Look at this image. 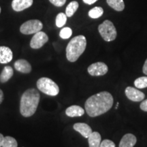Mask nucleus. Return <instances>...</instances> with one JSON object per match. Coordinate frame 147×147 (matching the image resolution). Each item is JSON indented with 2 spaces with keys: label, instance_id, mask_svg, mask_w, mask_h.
Instances as JSON below:
<instances>
[{
  "label": "nucleus",
  "instance_id": "nucleus-21",
  "mask_svg": "<svg viewBox=\"0 0 147 147\" xmlns=\"http://www.w3.org/2000/svg\"><path fill=\"white\" fill-rule=\"evenodd\" d=\"M67 17L66 14L63 12H60L56 16V19H55V24L57 27H62L65 25L66 22H67Z\"/></svg>",
  "mask_w": 147,
  "mask_h": 147
},
{
  "label": "nucleus",
  "instance_id": "nucleus-1",
  "mask_svg": "<svg viewBox=\"0 0 147 147\" xmlns=\"http://www.w3.org/2000/svg\"><path fill=\"white\" fill-rule=\"evenodd\" d=\"M113 103V95L109 92L102 91L89 97L84 104V108L89 117H96L109 111Z\"/></svg>",
  "mask_w": 147,
  "mask_h": 147
},
{
  "label": "nucleus",
  "instance_id": "nucleus-18",
  "mask_svg": "<svg viewBox=\"0 0 147 147\" xmlns=\"http://www.w3.org/2000/svg\"><path fill=\"white\" fill-rule=\"evenodd\" d=\"M108 5L117 12H121L125 8L123 0H106Z\"/></svg>",
  "mask_w": 147,
  "mask_h": 147
},
{
  "label": "nucleus",
  "instance_id": "nucleus-16",
  "mask_svg": "<svg viewBox=\"0 0 147 147\" xmlns=\"http://www.w3.org/2000/svg\"><path fill=\"white\" fill-rule=\"evenodd\" d=\"M88 142L89 147H100L102 142V137L100 133L97 131L92 132L88 138Z\"/></svg>",
  "mask_w": 147,
  "mask_h": 147
},
{
  "label": "nucleus",
  "instance_id": "nucleus-19",
  "mask_svg": "<svg viewBox=\"0 0 147 147\" xmlns=\"http://www.w3.org/2000/svg\"><path fill=\"white\" fill-rule=\"evenodd\" d=\"M79 6L76 1H72L67 5L65 9V14L67 17H71L78 10Z\"/></svg>",
  "mask_w": 147,
  "mask_h": 147
},
{
  "label": "nucleus",
  "instance_id": "nucleus-3",
  "mask_svg": "<svg viewBox=\"0 0 147 147\" xmlns=\"http://www.w3.org/2000/svg\"><path fill=\"white\" fill-rule=\"evenodd\" d=\"M87 47L85 36L80 35L73 38L66 48V57L70 62H75L84 52Z\"/></svg>",
  "mask_w": 147,
  "mask_h": 147
},
{
  "label": "nucleus",
  "instance_id": "nucleus-25",
  "mask_svg": "<svg viewBox=\"0 0 147 147\" xmlns=\"http://www.w3.org/2000/svg\"><path fill=\"white\" fill-rule=\"evenodd\" d=\"M100 147H115V144L110 140H104L101 142Z\"/></svg>",
  "mask_w": 147,
  "mask_h": 147
},
{
  "label": "nucleus",
  "instance_id": "nucleus-29",
  "mask_svg": "<svg viewBox=\"0 0 147 147\" xmlns=\"http://www.w3.org/2000/svg\"><path fill=\"white\" fill-rule=\"evenodd\" d=\"M142 71H143V73L147 76V59H146V61H145L144 65H143Z\"/></svg>",
  "mask_w": 147,
  "mask_h": 147
},
{
  "label": "nucleus",
  "instance_id": "nucleus-12",
  "mask_svg": "<svg viewBox=\"0 0 147 147\" xmlns=\"http://www.w3.org/2000/svg\"><path fill=\"white\" fill-rule=\"evenodd\" d=\"M13 53L10 48L7 47H0V63L5 64L12 61Z\"/></svg>",
  "mask_w": 147,
  "mask_h": 147
},
{
  "label": "nucleus",
  "instance_id": "nucleus-32",
  "mask_svg": "<svg viewBox=\"0 0 147 147\" xmlns=\"http://www.w3.org/2000/svg\"><path fill=\"white\" fill-rule=\"evenodd\" d=\"M0 13H1V7H0Z\"/></svg>",
  "mask_w": 147,
  "mask_h": 147
},
{
  "label": "nucleus",
  "instance_id": "nucleus-6",
  "mask_svg": "<svg viewBox=\"0 0 147 147\" xmlns=\"http://www.w3.org/2000/svg\"><path fill=\"white\" fill-rule=\"evenodd\" d=\"M43 28V24L39 20H29L25 22L20 27V32L23 34L30 35L40 32Z\"/></svg>",
  "mask_w": 147,
  "mask_h": 147
},
{
  "label": "nucleus",
  "instance_id": "nucleus-11",
  "mask_svg": "<svg viewBox=\"0 0 147 147\" xmlns=\"http://www.w3.org/2000/svg\"><path fill=\"white\" fill-rule=\"evenodd\" d=\"M73 128L75 131L80 133L85 138H88L92 132H93L91 127L89 125L84 123H75L74 125Z\"/></svg>",
  "mask_w": 147,
  "mask_h": 147
},
{
  "label": "nucleus",
  "instance_id": "nucleus-5",
  "mask_svg": "<svg viewBox=\"0 0 147 147\" xmlns=\"http://www.w3.org/2000/svg\"><path fill=\"white\" fill-rule=\"evenodd\" d=\"M98 31L102 38L106 42H111L116 39L117 36V29L115 25L109 20H106L98 26Z\"/></svg>",
  "mask_w": 147,
  "mask_h": 147
},
{
  "label": "nucleus",
  "instance_id": "nucleus-17",
  "mask_svg": "<svg viewBox=\"0 0 147 147\" xmlns=\"http://www.w3.org/2000/svg\"><path fill=\"white\" fill-rule=\"evenodd\" d=\"M14 74L13 69L10 66H5L0 74V81L2 83L8 82Z\"/></svg>",
  "mask_w": 147,
  "mask_h": 147
},
{
  "label": "nucleus",
  "instance_id": "nucleus-2",
  "mask_svg": "<svg viewBox=\"0 0 147 147\" xmlns=\"http://www.w3.org/2000/svg\"><path fill=\"white\" fill-rule=\"evenodd\" d=\"M40 95L36 89H29L23 93L20 103V113L24 117L34 115L38 108Z\"/></svg>",
  "mask_w": 147,
  "mask_h": 147
},
{
  "label": "nucleus",
  "instance_id": "nucleus-26",
  "mask_svg": "<svg viewBox=\"0 0 147 147\" xmlns=\"http://www.w3.org/2000/svg\"><path fill=\"white\" fill-rule=\"evenodd\" d=\"M49 1L57 7H61L65 4L66 0H49Z\"/></svg>",
  "mask_w": 147,
  "mask_h": 147
},
{
  "label": "nucleus",
  "instance_id": "nucleus-22",
  "mask_svg": "<svg viewBox=\"0 0 147 147\" xmlns=\"http://www.w3.org/2000/svg\"><path fill=\"white\" fill-rule=\"evenodd\" d=\"M17 141L13 137L6 136L4 137L2 147H17Z\"/></svg>",
  "mask_w": 147,
  "mask_h": 147
},
{
  "label": "nucleus",
  "instance_id": "nucleus-13",
  "mask_svg": "<svg viewBox=\"0 0 147 147\" xmlns=\"http://www.w3.org/2000/svg\"><path fill=\"white\" fill-rule=\"evenodd\" d=\"M136 142L137 138L134 134H127L123 136L119 147H134Z\"/></svg>",
  "mask_w": 147,
  "mask_h": 147
},
{
  "label": "nucleus",
  "instance_id": "nucleus-31",
  "mask_svg": "<svg viewBox=\"0 0 147 147\" xmlns=\"http://www.w3.org/2000/svg\"><path fill=\"white\" fill-rule=\"evenodd\" d=\"M3 91L0 89V104H1V102H3Z\"/></svg>",
  "mask_w": 147,
  "mask_h": 147
},
{
  "label": "nucleus",
  "instance_id": "nucleus-4",
  "mask_svg": "<svg viewBox=\"0 0 147 147\" xmlns=\"http://www.w3.org/2000/svg\"><path fill=\"white\" fill-rule=\"evenodd\" d=\"M37 87L42 93L50 96H56L59 93V88L57 84L47 77L40 78L37 81Z\"/></svg>",
  "mask_w": 147,
  "mask_h": 147
},
{
  "label": "nucleus",
  "instance_id": "nucleus-15",
  "mask_svg": "<svg viewBox=\"0 0 147 147\" xmlns=\"http://www.w3.org/2000/svg\"><path fill=\"white\" fill-rule=\"evenodd\" d=\"M65 114L67 117H82L84 114V110L80 106L73 105L65 110Z\"/></svg>",
  "mask_w": 147,
  "mask_h": 147
},
{
  "label": "nucleus",
  "instance_id": "nucleus-28",
  "mask_svg": "<svg viewBox=\"0 0 147 147\" xmlns=\"http://www.w3.org/2000/svg\"><path fill=\"white\" fill-rule=\"evenodd\" d=\"M83 2L86 4L88 5H92L93 3H95L96 1H97V0H82Z\"/></svg>",
  "mask_w": 147,
  "mask_h": 147
},
{
  "label": "nucleus",
  "instance_id": "nucleus-9",
  "mask_svg": "<svg viewBox=\"0 0 147 147\" xmlns=\"http://www.w3.org/2000/svg\"><path fill=\"white\" fill-rule=\"evenodd\" d=\"M125 93L127 97L129 100L133 101V102H141L145 97V95L144 93L140 91V90L136 89V88L131 87H127L125 89Z\"/></svg>",
  "mask_w": 147,
  "mask_h": 147
},
{
  "label": "nucleus",
  "instance_id": "nucleus-7",
  "mask_svg": "<svg viewBox=\"0 0 147 147\" xmlns=\"http://www.w3.org/2000/svg\"><path fill=\"white\" fill-rule=\"evenodd\" d=\"M88 72L91 76H100L105 75L108 71V67L106 63L103 62H97L88 67Z\"/></svg>",
  "mask_w": 147,
  "mask_h": 147
},
{
  "label": "nucleus",
  "instance_id": "nucleus-20",
  "mask_svg": "<svg viewBox=\"0 0 147 147\" xmlns=\"http://www.w3.org/2000/svg\"><path fill=\"white\" fill-rule=\"evenodd\" d=\"M104 14V9L102 7H94L91 9L88 12V15L91 18H100Z\"/></svg>",
  "mask_w": 147,
  "mask_h": 147
},
{
  "label": "nucleus",
  "instance_id": "nucleus-23",
  "mask_svg": "<svg viewBox=\"0 0 147 147\" xmlns=\"http://www.w3.org/2000/svg\"><path fill=\"white\" fill-rule=\"evenodd\" d=\"M134 85L138 89H144L147 87V76L138 78L134 81Z\"/></svg>",
  "mask_w": 147,
  "mask_h": 147
},
{
  "label": "nucleus",
  "instance_id": "nucleus-14",
  "mask_svg": "<svg viewBox=\"0 0 147 147\" xmlns=\"http://www.w3.org/2000/svg\"><path fill=\"white\" fill-rule=\"evenodd\" d=\"M14 67L19 72L29 74L32 71V66L30 63L25 59H18L14 63Z\"/></svg>",
  "mask_w": 147,
  "mask_h": 147
},
{
  "label": "nucleus",
  "instance_id": "nucleus-8",
  "mask_svg": "<svg viewBox=\"0 0 147 147\" xmlns=\"http://www.w3.org/2000/svg\"><path fill=\"white\" fill-rule=\"evenodd\" d=\"M49 41V37L47 34L43 32L36 33L33 36L32 39L30 42V47L34 49H40Z\"/></svg>",
  "mask_w": 147,
  "mask_h": 147
},
{
  "label": "nucleus",
  "instance_id": "nucleus-27",
  "mask_svg": "<svg viewBox=\"0 0 147 147\" xmlns=\"http://www.w3.org/2000/svg\"><path fill=\"white\" fill-rule=\"evenodd\" d=\"M140 109L143 110V111L147 112V100L142 101V103L140 104Z\"/></svg>",
  "mask_w": 147,
  "mask_h": 147
},
{
  "label": "nucleus",
  "instance_id": "nucleus-30",
  "mask_svg": "<svg viewBox=\"0 0 147 147\" xmlns=\"http://www.w3.org/2000/svg\"><path fill=\"white\" fill-rule=\"evenodd\" d=\"M3 140H4V136L1 134H0V147H2Z\"/></svg>",
  "mask_w": 147,
  "mask_h": 147
},
{
  "label": "nucleus",
  "instance_id": "nucleus-24",
  "mask_svg": "<svg viewBox=\"0 0 147 147\" xmlns=\"http://www.w3.org/2000/svg\"><path fill=\"white\" fill-rule=\"evenodd\" d=\"M71 35H72V30L68 27H63V29H61V30L59 32L60 38L63 40L68 39V38H69L71 36Z\"/></svg>",
  "mask_w": 147,
  "mask_h": 147
},
{
  "label": "nucleus",
  "instance_id": "nucleus-10",
  "mask_svg": "<svg viewBox=\"0 0 147 147\" xmlns=\"http://www.w3.org/2000/svg\"><path fill=\"white\" fill-rule=\"evenodd\" d=\"M34 3V0H13L12 8L16 12H21L31 7Z\"/></svg>",
  "mask_w": 147,
  "mask_h": 147
}]
</instances>
